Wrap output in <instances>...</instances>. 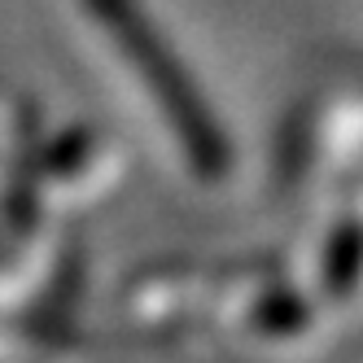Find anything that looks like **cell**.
<instances>
[{"instance_id":"cell-1","label":"cell","mask_w":363,"mask_h":363,"mask_svg":"<svg viewBox=\"0 0 363 363\" xmlns=\"http://www.w3.org/2000/svg\"><path fill=\"white\" fill-rule=\"evenodd\" d=\"M96 13L106 18V27L123 44L127 62L149 79V92L162 106L167 123L175 127L179 145H184V153H189V162L201 175H219L228 167V140L215 127L211 110L201 106L189 70L179 66V57L158 40V31L149 27V18L140 13V5H132V0H96Z\"/></svg>"}]
</instances>
